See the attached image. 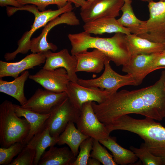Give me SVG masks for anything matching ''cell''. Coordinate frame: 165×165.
Returning a JSON list of instances; mask_svg holds the SVG:
<instances>
[{
  "instance_id": "cell-1",
  "label": "cell",
  "mask_w": 165,
  "mask_h": 165,
  "mask_svg": "<svg viewBox=\"0 0 165 165\" xmlns=\"http://www.w3.org/2000/svg\"><path fill=\"white\" fill-rule=\"evenodd\" d=\"M165 70L154 84L139 89L112 94L100 104L92 105L99 120L107 125L119 117L138 114L160 121L165 118Z\"/></svg>"
},
{
  "instance_id": "cell-2",
  "label": "cell",
  "mask_w": 165,
  "mask_h": 165,
  "mask_svg": "<svg viewBox=\"0 0 165 165\" xmlns=\"http://www.w3.org/2000/svg\"><path fill=\"white\" fill-rule=\"evenodd\" d=\"M68 37L73 55L87 51L89 49H96L104 53L110 61L118 66L127 63L131 57L126 46L125 34L122 33H115L111 37L102 38L91 36L84 31L69 34Z\"/></svg>"
},
{
  "instance_id": "cell-3",
  "label": "cell",
  "mask_w": 165,
  "mask_h": 165,
  "mask_svg": "<svg viewBox=\"0 0 165 165\" xmlns=\"http://www.w3.org/2000/svg\"><path fill=\"white\" fill-rule=\"evenodd\" d=\"M30 125L25 118L16 113L13 104L6 100L0 105V144L8 147L16 142L23 143L28 136Z\"/></svg>"
},
{
  "instance_id": "cell-4",
  "label": "cell",
  "mask_w": 165,
  "mask_h": 165,
  "mask_svg": "<svg viewBox=\"0 0 165 165\" xmlns=\"http://www.w3.org/2000/svg\"><path fill=\"white\" fill-rule=\"evenodd\" d=\"M72 2L68 1L64 6L56 10L49 9L44 11H39L35 5H26L18 8L12 7L11 12L14 14L18 10H25L32 13L34 15V23L29 31L25 32L21 38L18 41V47L17 49L12 53H7L4 55L6 61H9L15 59L17 55L19 53H27L30 50L31 38L34 33L39 28L44 27L48 22L55 19L62 14L72 11L73 7Z\"/></svg>"
},
{
  "instance_id": "cell-5",
  "label": "cell",
  "mask_w": 165,
  "mask_h": 165,
  "mask_svg": "<svg viewBox=\"0 0 165 165\" xmlns=\"http://www.w3.org/2000/svg\"><path fill=\"white\" fill-rule=\"evenodd\" d=\"M149 16L136 35L151 41L165 43V1L148 2Z\"/></svg>"
},
{
  "instance_id": "cell-6",
  "label": "cell",
  "mask_w": 165,
  "mask_h": 165,
  "mask_svg": "<svg viewBox=\"0 0 165 165\" xmlns=\"http://www.w3.org/2000/svg\"><path fill=\"white\" fill-rule=\"evenodd\" d=\"M110 62L107 58L105 63L104 71L99 77L87 80L79 78L77 83L85 87L98 88L114 92L125 86H137L136 81L131 75L119 74L112 68Z\"/></svg>"
},
{
  "instance_id": "cell-7",
  "label": "cell",
  "mask_w": 165,
  "mask_h": 165,
  "mask_svg": "<svg viewBox=\"0 0 165 165\" xmlns=\"http://www.w3.org/2000/svg\"><path fill=\"white\" fill-rule=\"evenodd\" d=\"M92 101L84 103L76 123L77 128L88 137L98 140H107L110 133L105 124L101 122L95 113Z\"/></svg>"
},
{
  "instance_id": "cell-8",
  "label": "cell",
  "mask_w": 165,
  "mask_h": 165,
  "mask_svg": "<svg viewBox=\"0 0 165 165\" xmlns=\"http://www.w3.org/2000/svg\"><path fill=\"white\" fill-rule=\"evenodd\" d=\"M80 110L67 97L53 109L47 120L46 126L49 128L50 135L58 138L69 122L76 123Z\"/></svg>"
},
{
  "instance_id": "cell-9",
  "label": "cell",
  "mask_w": 165,
  "mask_h": 165,
  "mask_svg": "<svg viewBox=\"0 0 165 165\" xmlns=\"http://www.w3.org/2000/svg\"><path fill=\"white\" fill-rule=\"evenodd\" d=\"M124 3V0L86 1L81 7L80 15L85 23L101 18H116L120 15Z\"/></svg>"
},
{
  "instance_id": "cell-10",
  "label": "cell",
  "mask_w": 165,
  "mask_h": 165,
  "mask_svg": "<svg viewBox=\"0 0 165 165\" xmlns=\"http://www.w3.org/2000/svg\"><path fill=\"white\" fill-rule=\"evenodd\" d=\"M61 24L77 26L80 24V22L75 13L72 11L62 14L60 16L48 22L38 36L31 39L30 50L33 53H44L49 50L56 51L58 49L57 47L52 43L48 42L47 37L49 31L53 28Z\"/></svg>"
},
{
  "instance_id": "cell-11",
  "label": "cell",
  "mask_w": 165,
  "mask_h": 165,
  "mask_svg": "<svg viewBox=\"0 0 165 165\" xmlns=\"http://www.w3.org/2000/svg\"><path fill=\"white\" fill-rule=\"evenodd\" d=\"M66 92L71 102L80 110L84 103L89 101L101 103L115 93L98 88L85 87L77 82L71 81L68 85Z\"/></svg>"
},
{
  "instance_id": "cell-12",
  "label": "cell",
  "mask_w": 165,
  "mask_h": 165,
  "mask_svg": "<svg viewBox=\"0 0 165 165\" xmlns=\"http://www.w3.org/2000/svg\"><path fill=\"white\" fill-rule=\"evenodd\" d=\"M67 97L65 92L57 93L38 88L26 103L21 106L38 113L48 114Z\"/></svg>"
},
{
  "instance_id": "cell-13",
  "label": "cell",
  "mask_w": 165,
  "mask_h": 165,
  "mask_svg": "<svg viewBox=\"0 0 165 165\" xmlns=\"http://www.w3.org/2000/svg\"><path fill=\"white\" fill-rule=\"evenodd\" d=\"M45 89L57 93L66 92L70 81L66 70L63 68L54 70L40 69L28 78Z\"/></svg>"
},
{
  "instance_id": "cell-14",
  "label": "cell",
  "mask_w": 165,
  "mask_h": 165,
  "mask_svg": "<svg viewBox=\"0 0 165 165\" xmlns=\"http://www.w3.org/2000/svg\"><path fill=\"white\" fill-rule=\"evenodd\" d=\"M44 53L46 59L42 68L48 70L64 68L70 81L77 82L79 78L76 72L77 59L75 56L70 54L66 49L56 53L49 50Z\"/></svg>"
},
{
  "instance_id": "cell-15",
  "label": "cell",
  "mask_w": 165,
  "mask_h": 165,
  "mask_svg": "<svg viewBox=\"0 0 165 165\" xmlns=\"http://www.w3.org/2000/svg\"><path fill=\"white\" fill-rule=\"evenodd\" d=\"M160 53L132 56L128 62L123 66L122 71L131 75L137 86L139 85L148 74L154 71L153 62Z\"/></svg>"
},
{
  "instance_id": "cell-16",
  "label": "cell",
  "mask_w": 165,
  "mask_h": 165,
  "mask_svg": "<svg viewBox=\"0 0 165 165\" xmlns=\"http://www.w3.org/2000/svg\"><path fill=\"white\" fill-rule=\"evenodd\" d=\"M46 57L44 53H32L20 61L8 62L0 61V78L10 76L14 79L25 71L41 65L45 63Z\"/></svg>"
},
{
  "instance_id": "cell-17",
  "label": "cell",
  "mask_w": 165,
  "mask_h": 165,
  "mask_svg": "<svg viewBox=\"0 0 165 165\" xmlns=\"http://www.w3.org/2000/svg\"><path fill=\"white\" fill-rule=\"evenodd\" d=\"M76 72H85L98 73L104 68L107 57L102 52L96 49L76 54Z\"/></svg>"
},
{
  "instance_id": "cell-18",
  "label": "cell",
  "mask_w": 165,
  "mask_h": 165,
  "mask_svg": "<svg viewBox=\"0 0 165 165\" xmlns=\"http://www.w3.org/2000/svg\"><path fill=\"white\" fill-rule=\"evenodd\" d=\"M125 41L131 57L162 52L165 48L164 44L153 42L133 34L125 35Z\"/></svg>"
},
{
  "instance_id": "cell-19",
  "label": "cell",
  "mask_w": 165,
  "mask_h": 165,
  "mask_svg": "<svg viewBox=\"0 0 165 165\" xmlns=\"http://www.w3.org/2000/svg\"><path fill=\"white\" fill-rule=\"evenodd\" d=\"M15 112L19 117H23L28 122L30 125L28 134L23 143L26 145L33 137L42 131L45 127L46 122L50 114H41L30 109L23 108L13 104Z\"/></svg>"
},
{
  "instance_id": "cell-20",
  "label": "cell",
  "mask_w": 165,
  "mask_h": 165,
  "mask_svg": "<svg viewBox=\"0 0 165 165\" xmlns=\"http://www.w3.org/2000/svg\"><path fill=\"white\" fill-rule=\"evenodd\" d=\"M84 31L90 34L101 35L105 33L120 32L126 35L131 33L128 28L122 26L115 18H103L85 23Z\"/></svg>"
},
{
  "instance_id": "cell-21",
  "label": "cell",
  "mask_w": 165,
  "mask_h": 165,
  "mask_svg": "<svg viewBox=\"0 0 165 165\" xmlns=\"http://www.w3.org/2000/svg\"><path fill=\"white\" fill-rule=\"evenodd\" d=\"M76 158L68 147L58 148L53 146L44 152L38 165H71Z\"/></svg>"
},
{
  "instance_id": "cell-22",
  "label": "cell",
  "mask_w": 165,
  "mask_h": 165,
  "mask_svg": "<svg viewBox=\"0 0 165 165\" xmlns=\"http://www.w3.org/2000/svg\"><path fill=\"white\" fill-rule=\"evenodd\" d=\"M29 75V71L27 70L11 82L0 78V92L14 98L19 102L21 106L24 105L28 100L24 94V86Z\"/></svg>"
},
{
  "instance_id": "cell-23",
  "label": "cell",
  "mask_w": 165,
  "mask_h": 165,
  "mask_svg": "<svg viewBox=\"0 0 165 165\" xmlns=\"http://www.w3.org/2000/svg\"><path fill=\"white\" fill-rule=\"evenodd\" d=\"M116 138L109 136L106 140L99 141L112 153L113 159L117 165H126L133 164L138 158L131 150L125 148L116 142Z\"/></svg>"
},
{
  "instance_id": "cell-24",
  "label": "cell",
  "mask_w": 165,
  "mask_h": 165,
  "mask_svg": "<svg viewBox=\"0 0 165 165\" xmlns=\"http://www.w3.org/2000/svg\"><path fill=\"white\" fill-rule=\"evenodd\" d=\"M88 138L75 127L74 122H70L58 137L57 144L59 145H67L77 157L81 144Z\"/></svg>"
},
{
  "instance_id": "cell-25",
  "label": "cell",
  "mask_w": 165,
  "mask_h": 165,
  "mask_svg": "<svg viewBox=\"0 0 165 165\" xmlns=\"http://www.w3.org/2000/svg\"><path fill=\"white\" fill-rule=\"evenodd\" d=\"M58 138L52 137L50 135L49 128L46 126L42 131L33 137L26 145L35 150L34 165L38 164L40 158L47 148L57 144Z\"/></svg>"
},
{
  "instance_id": "cell-26",
  "label": "cell",
  "mask_w": 165,
  "mask_h": 165,
  "mask_svg": "<svg viewBox=\"0 0 165 165\" xmlns=\"http://www.w3.org/2000/svg\"><path fill=\"white\" fill-rule=\"evenodd\" d=\"M121 10L123 14L117 20L123 26L128 28L131 33L136 35L145 21L140 20L136 17L130 3L124 2Z\"/></svg>"
},
{
  "instance_id": "cell-27",
  "label": "cell",
  "mask_w": 165,
  "mask_h": 165,
  "mask_svg": "<svg viewBox=\"0 0 165 165\" xmlns=\"http://www.w3.org/2000/svg\"><path fill=\"white\" fill-rule=\"evenodd\" d=\"M130 149L140 159L144 165H163L162 159L152 153L143 143L141 144L139 148L131 146Z\"/></svg>"
},
{
  "instance_id": "cell-28",
  "label": "cell",
  "mask_w": 165,
  "mask_h": 165,
  "mask_svg": "<svg viewBox=\"0 0 165 165\" xmlns=\"http://www.w3.org/2000/svg\"><path fill=\"white\" fill-rule=\"evenodd\" d=\"M99 141L94 139L90 157L95 158L104 165H116L113 156L102 146Z\"/></svg>"
},
{
  "instance_id": "cell-29",
  "label": "cell",
  "mask_w": 165,
  "mask_h": 165,
  "mask_svg": "<svg viewBox=\"0 0 165 165\" xmlns=\"http://www.w3.org/2000/svg\"><path fill=\"white\" fill-rule=\"evenodd\" d=\"M25 145L22 142H18L8 147H0V165H9L13 158L21 152Z\"/></svg>"
},
{
  "instance_id": "cell-30",
  "label": "cell",
  "mask_w": 165,
  "mask_h": 165,
  "mask_svg": "<svg viewBox=\"0 0 165 165\" xmlns=\"http://www.w3.org/2000/svg\"><path fill=\"white\" fill-rule=\"evenodd\" d=\"M94 139L89 137L81 144L80 152L75 160L71 165H86L92 150Z\"/></svg>"
},
{
  "instance_id": "cell-31",
  "label": "cell",
  "mask_w": 165,
  "mask_h": 165,
  "mask_svg": "<svg viewBox=\"0 0 165 165\" xmlns=\"http://www.w3.org/2000/svg\"><path fill=\"white\" fill-rule=\"evenodd\" d=\"M36 154L35 150L26 145L24 147L17 157L9 165H34Z\"/></svg>"
},
{
  "instance_id": "cell-32",
  "label": "cell",
  "mask_w": 165,
  "mask_h": 165,
  "mask_svg": "<svg viewBox=\"0 0 165 165\" xmlns=\"http://www.w3.org/2000/svg\"><path fill=\"white\" fill-rule=\"evenodd\" d=\"M22 6L30 4H33L41 11L45 10L46 7L50 5H56L58 8H61L65 6L68 2H72V0H16Z\"/></svg>"
},
{
  "instance_id": "cell-33",
  "label": "cell",
  "mask_w": 165,
  "mask_h": 165,
  "mask_svg": "<svg viewBox=\"0 0 165 165\" xmlns=\"http://www.w3.org/2000/svg\"><path fill=\"white\" fill-rule=\"evenodd\" d=\"M162 68L165 69V55L162 52L159 53L154 60L153 64V69L154 71Z\"/></svg>"
},
{
  "instance_id": "cell-34",
  "label": "cell",
  "mask_w": 165,
  "mask_h": 165,
  "mask_svg": "<svg viewBox=\"0 0 165 165\" xmlns=\"http://www.w3.org/2000/svg\"><path fill=\"white\" fill-rule=\"evenodd\" d=\"M8 5L13 6L18 8H21L23 6L16 0H0L1 6H7Z\"/></svg>"
},
{
  "instance_id": "cell-35",
  "label": "cell",
  "mask_w": 165,
  "mask_h": 165,
  "mask_svg": "<svg viewBox=\"0 0 165 165\" xmlns=\"http://www.w3.org/2000/svg\"><path fill=\"white\" fill-rule=\"evenodd\" d=\"M101 162L97 159L90 157L88 160L87 165H100Z\"/></svg>"
},
{
  "instance_id": "cell-36",
  "label": "cell",
  "mask_w": 165,
  "mask_h": 165,
  "mask_svg": "<svg viewBox=\"0 0 165 165\" xmlns=\"http://www.w3.org/2000/svg\"><path fill=\"white\" fill-rule=\"evenodd\" d=\"M124 2H129L131 3L132 0H124Z\"/></svg>"
},
{
  "instance_id": "cell-37",
  "label": "cell",
  "mask_w": 165,
  "mask_h": 165,
  "mask_svg": "<svg viewBox=\"0 0 165 165\" xmlns=\"http://www.w3.org/2000/svg\"><path fill=\"white\" fill-rule=\"evenodd\" d=\"M140 0L143 1H145V2H149L153 0Z\"/></svg>"
},
{
  "instance_id": "cell-38",
  "label": "cell",
  "mask_w": 165,
  "mask_h": 165,
  "mask_svg": "<svg viewBox=\"0 0 165 165\" xmlns=\"http://www.w3.org/2000/svg\"><path fill=\"white\" fill-rule=\"evenodd\" d=\"M164 44L165 45V43ZM162 53L163 54L165 55V48L164 50L162 52Z\"/></svg>"
},
{
  "instance_id": "cell-39",
  "label": "cell",
  "mask_w": 165,
  "mask_h": 165,
  "mask_svg": "<svg viewBox=\"0 0 165 165\" xmlns=\"http://www.w3.org/2000/svg\"><path fill=\"white\" fill-rule=\"evenodd\" d=\"M94 0H87V1H94Z\"/></svg>"
},
{
  "instance_id": "cell-40",
  "label": "cell",
  "mask_w": 165,
  "mask_h": 165,
  "mask_svg": "<svg viewBox=\"0 0 165 165\" xmlns=\"http://www.w3.org/2000/svg\"><path fill=\"white\" fill-rule=\"evenodd\" d=\"M160 1H165V0H160Z\"/></svg>"
},
{
  "instance_id": "cell-41",
  "label": "cell",
  "mask_w": 165,
  "mask_h": 165,
  "mask_svg": "<svg viewBox=\"0 0 165 165\" xmlns=\"http://www.w3.org/2000/svg\"></svg>"
}]
</instances>
